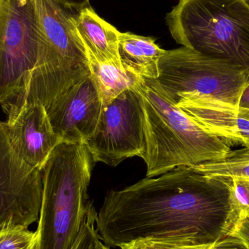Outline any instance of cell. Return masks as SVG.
Instances as JSON below:
<instances>
[{
  "label": "cell",
  "mask_w": 249,
  "mask_h": 249,
  "mask_svg": "<svg viewBox=\"0 0 249 249\" xmlns=\"http://www.w3.org/2000/svg\"><path fill=\"white\" fill-rule=\"evenodd\" d=\"M36 232L22 225L0 231V249H36Z\"/></svg>",
  "instance_id": "obj_17"
},
{
  "label": "cell",
  "mask_w": 249,
  "mask_h": 249,
  "mask_svg": "<svg viewBox=\"0 0 249 249\" xmlns=\"http://www.w3.org/2000/svg\"><path fill=\"white\" fill-rule=\"evenodd\" d=\"M231 200L238 219L241 215L249 213V178L232 177Z\"/></svg>",
  "instance_id": "obj_19"
},
{
  "label": "cell",
  "mask_w": 249,
  "mask_h": 249,
  "mask_svg": "<svg viewBox=\"0 0 249 249\" xmlns=\"http://www.w3.org/2000/svg\"><path fill=\"white\" fill-rule=\"evenodd\" d=\"M192 168L205 175L249 178V147L231 150L222 159Z\"/></svg>",
  "instance_id": "obj_16"
},
{
  "label": "cell",
  "mask_w": 249,
  "mask_h": 249,
  "mask_svg": "<svg viewBox=\"0 0 249 249\" xmlns=\"http://www.w3.org/2000/svg\"><path fill=\"white\" fill-rule=\"evenodd\" d=\"M155 81L177 105L180 96L194 93L238 107L248 74L239 67L185 47L165 51Z\"/></svg>",
  "instance_id": "obj_7"
},
{
  "label": "cell",
  "mask_w": 249,
  "mask_h": 249,
  "mask_svg": "<svg viewBox=\"0 0 249 249\" xmlns=\"http://www.w3.org/2000/svg\"><path fill=\"white\" fill-rule=\"evenodd\" d=\"M42 51L33 0H4L0 6V105L6 124H13L29 105Z\"/></svg>",
  "instance_id": "obj_5"
},
{
  "label": "cell",
  "mask_w": 249,
  "mask_h": 249,
  "mask_svg": "<svg viewBox=\"0 0 249 249\" xmlns=\"http://www.w3.org/2000/svg\"><path fill=\"white\" fill-rule=\"evenodd\" d=\"M6 131L15 152L25 162L42 170L55 146L61 143L48 111L40 103L26 105Z\"/></svg>",
  "instance_id": "obj_11"
},
{
  "label": "cell",
  "mask_w": 249,
  "mask_h": 249,
  "mask_svg": "<svg viewBox=\"0 0 249 249\" xmlns=\"http://www.w3.org/2000/svg\"><path fill=\"white\" fill-rule=\"evenodd\" d=\"M246 1H247V4H248L249 5V0H246Z\"/></svg>",
  "instance_id": "obj_27"
},
{
  "label": "cell",
  "mask_w": 249,
  "mask_h": 249,
  "mask_svg": "<svg viewBox=\"0 0 249 249\" xmlns=\"http://www.w3.org/2000/svg\"><path fill=\"white\" fill-rule=\"evenodd\" d=\"M53 1L61 7L71 11L79 12L90 6V0H53Z\"/></svg>",
  "instance_id": "obj_23"
},
{
  "label": "cell",
  "mask_w": 249,
  "mask_h": 249,
  "mask_svg": "<svg viewBox=\"0 0 249 249\" xmlns=\"http://www.w3.org/2000/svg\"><path fill=\"white\" fill-rule=\"evenodd\" d=\"M165 53V50L151 36L131 32H121L120 35L119 55L123 67L142 78H158V64Z\"/></svg>",
  "instance_id": "obj_14"
},
{
  "label": "cell",
  "mask_w": 249,
  "mask_h": 249,
  "mask_svg": "<svg viewBox=\"0 0 249 249\" xmlns=\"http://www.w3.org/2000/svg\"><path fill=\"white\" fill-rule=\"evenodd\" d=\"M177 105L206 130L249 147V109L194 93L181 95Z\"/></svg>",
  "instance_id": "obj_12"
},
{
  "label": "cell",
  "mask_w": 249,
  "mask_h": 249,
  "mask_svg": "<svg viewBox=\"0 0 249 249\" xmlns=\"http://www.w3.org/2000/svg\"><path fill=\"white\" fill-rule=\"evenodd\" d=\"M209 246H191L173 240L140 238L121 246V249H207Z\"/></svg>",
  "instance_id": "obj_20"
},
{
  "label": "cell",
  "mask_w": 249,
  "mask_h": 249,
  "mask_svg": "<svg viewBox=\"0 0 249 249\" xmlns=\"http://www.w3.org/2000/svg\"><path fill=\"white\" fill-rule=\"evenodd\" d=\"M42 171L15 152L0 121V231L13 225L29 228L39 219Z\"/></svg>",
  "instance_id": "obj_9"
},
{
  "label": "cell",
  "mask_w": 249,
  "mask_h": 249,
  "mask_svg": "<svg viewBox=\"0 0 249 249\" xmlns=\"http://www.w3.org/2000/svg\"><path fill=\"white\" fill-rule=\"evenodd\" d=\"M85 144L95 162L116 167L146 152L143 111L139 93L129 89L102 107L93 134Z\"/></svg>",
  "instance_id": "obj_8"
},
{
  "label": "cell",
  "mask_w": 249,
  "mask_h": 249,
  "mask_svg": "<svg viewBox=\"0 0 249 249\" xmlns=\"http://www.w3.org/2000/svg\"><path fill=\"white\" fill-rule=\"evenodd\" d=\"M97 212L93 203L89 206L78 238L72 249H96L101 241L96 230Z\"/></svg>",
  "instance_id": "obj_18"
},
{
  "label": "cell",
  "mask_w": 249,
  "mask_h": 249,
  "mask_svg": "<svg viewBox=\"0 0 249 249\" xmlns=\"http://www.w3.org/2000/svg\"><path fill=\"white\" fill-rule=\"evenodd\" d=\"M238 107L242 109H249V83L243 89L238 100Z\"/></svg>",
  "instance_id": "obj_24"
},
{
  "label": "cell",
  "mask_w": 249,
  "mask_h": 249,
  "mask_svg": "<svg viewBox=\"0 0 249 249\" xmlns=\"http://www.w3.org/2000/svg\"><path fill=\"white\" fill-rule=\"evenodd\" d=\"M4 0H0V6L2 4V3L4 2Z\"/></svg>",
  "instance_id": "obj_26"
},
{
  "label": "cell",
  "mask_w": 249,
  "mask_h": 249,
  "mask_svg": "<svg viewBox=\"0 0 249 249\" xmlns=\"http://www.w3.org/2000/svg\"><path fill=\"white\" fill-rule=\"evenodd\" d=\"M135 89L143 111L146 177L218 160L231 150L230 142L183 112L155 80L143 78Z\"/></svg>",
  "instance_id": "obj_2"
},
{
  "label": "cell",
  "mask_w": 249,
  "mask_h": 249,
  "mask_svg": "<svg viewBox=\"0 0 249 249\" xmlns=\"http://www.w3.org/2000/svg\"><path fill=\"white\" fill-rule=\"evenodd\" d=\"M33 1L43 51L30 104L40 103L48 109L71 86L90 75V65L72 11L53 0Z\"/></svg>",
  "instance_id": "obj_6"
},
{
  "label": "cell",
  "mask_w": 249,
  "mask_h": 249,
  "mask_svg": "<svg viewBox=\"0 0 249 249\" xmlns=\"http://www.w3.org/2000/svg\"><path fill=\"white\" fill-rule=\"evenodd\" d=\"M96 249H111V248L110 247L105 245L102 241H99V244H98L97 247H96Z\"/></svg>",
  "instance_id": "obj_25"
},
{
  "label": "cell",
  "mask_w": 249,
  "mask_h": 249,
  "mask_svg": "<svg viewBox=\"0 0 249 249\" xmlns=\"http://www.w3.org/2000/svg\"><path fill=\"white\" fill-rule=\"evenodd\" d=\"M73 18L88 55L99 62L122 66L119 55L121 32L115 26L102 18L90 6L74 14Z\"/></svg>",
  "instance_id": "obj_13"
},
{
  "label": "cell",
  "mask_w": 249,
  "mask_h": 249,
  "mask_svg": "<svg viewBox=\"0 0 249 249\" xmlns=\"http://www.w3.org/2000/svg\"><path fill=\"white\" fill-rule=\"evenodd\" d=\"M207 249H249V247L241 238L229 235L213 243Z\"/></svg>",
  "instance_id": "obj_21"
},
{
  "label": "cell",
  "mask_w": 249,
  "mask_h": 249,
  "mask_svg": "<svg viewBox=\"0 0 249 249\" xmlns=\"http://www.w3.org/2000/svg\"><path fill=\"white\" fill-rule=\"evenodd\" d=\"M231 235L241 238L249 247V213L240 216Z\"/></svg>",
  "instance_id": "obj_22"
},
{
  "label": "cell",
  "mask_w": 249,
  "mask_h": 249,
  "mask_svg": "<svg viewBox=\"0 0 249 249\" xmlns=\"http://www.w3.org/2000/svg\"><path fill=\"white\" fill-rule=\"evenodd\" d=\"M232 178L180 167L107 193L96 230L110 248L140 238L212 245L238 220L231 204Z\"/></svg>",
  "instance_id": "obj_1"
},
{
  "label": "cell",
  "mask_w": 249,
  "mask_h": 249,
  "mask_svg": "<svg viewBox=\"0 0 249 249\" xmlns=\"http://www.w3.org/2000/svg\"><path fill=\"white\" fill-rule=\"evenodd\" d=\"M165 20L177 43L231 63L249 78V5L246 0H178Z\"/></svg>",
  "instance_id": "obj_4"
},
{
  "label": "cell",
  "mask_w": 249,
  "mask_h": 249,
  "mask_svg": "<svg viewBox=\"0 0 249 249\" xmlns=\"http://www.w3.org/2000/svg\"><path fill=\"white\" fill-rule=\"evenodd\" d=\"M85 143L61 142L42 167L36 249H72L89 211L94 163Z\"/></svg>",
  "instance_id": "obj_3"
},
{
  "label": "cell",
  "mask_w": 249,
  "mask_h": 249,
  "mask_svg": "<svg viewBox=\"0 0 249 249\" xmlns=\"http://www.w3.org/2000/svg\"><path fill=\"white\" fill-rule=\"evenodd\" d=\"M102 107L97 87L90 75L64 92L47 111L61 142L86 143L96 130Z\"/></svg>",
  "instance_id": "obj_10"
},
{
  "label": "cell",
  "mask_w": 249,
  "mask_h": 249,
  "mask_svg": "<svg viewBox=\"0 0 249 249\" xmlns=\"http://www.w3.org/2000/svg\"><path fill=\"white\" fill-rule=\"evenodd\" d=\"M88 57L90 76L97 87L103 105L109 103L123 92L135 89L143 79L115 63L99 62L90 55Z\"/></svg>",
  "instance_id": "obj_15"
}]
</instances>
